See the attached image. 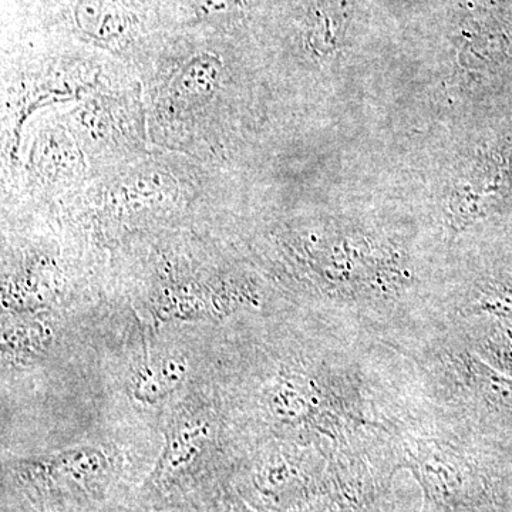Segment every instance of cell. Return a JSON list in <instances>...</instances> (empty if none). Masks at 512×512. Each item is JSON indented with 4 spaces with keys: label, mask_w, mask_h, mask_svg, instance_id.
I'll return each mask as SVG.
<instances>
[{
    "label": "cell",
    "mask_w": 512,
    "mask_h": 512,
    "mask_svg": "<svg viewBox=\"0 0 512 512\" xmlns=\"http://www.w3.org/2000/svg\"><path fill=\"white\" fill-rule=\"evenodd\" d=\"M119 470V461L100 448H72L8 461L3 488L22 512L80 511L109 497Z\"/></svg>",
    "instance_id": "obj_1"
},
{
    "label": "cell",
    "mask_w": 512,
    "mask_h": 512,
    "mask_svg": "<svg viewBox=\"0 0 512 512\" xmlns=\"http://www.w3.org/2000/svg\"><path fill=\"white\" fill-rule=\"evenodd\" d=\"M207 512H255L247 505L242 504L241 501L237 500L231 495H224V497H218L215 500V504L212 505L210 510Z\"/></svg>",
    "instance_id": "obj_5"
},
{
    "label": "cell",
    "mask_w": 512,
    "mask_h": 512,
    "mask_svg": "<svg viewBox=\"0 0 512 512\" xmlns=\"http://www.w3.org/2000/svg\"><path fill=\"white\" fill-rule=\"evenodd\" d=\"M187 372L183 357L153 360L144 363L134 375L133 394L140 402H157L174 390Z\"/></svg>",
    "instance_id": "obj_3"
},
{
    "label": "cell",
    "mask_w": 512,
    "mask_h": 512,
    "mask_svg": "<svg viewBox=\"0 0 512 512\" xmlns=\"http://www.w3.org/2000/svg\"><path fill=\"white\" fill-rule=\"evenodd\" d=\"M476 348L485 362L512 377V320L497 319L477 336Z\"/></svg>",
    "instance_id": "obj_4"
},
{
    "label": "cell",
    "mask_w": 512,
    "mask_h": 512,
    "mask_svg": "<svg viewBox=\"0 0 512 512\" xmlns=\"http://www.w3.org/2000/svg\"><path fill=\"white\" fill-rule=\"evenodd\" d=\"M423 491V512H493L487 481L460 448L436 440H417L404 451Z\"/></svg>",
    "instance_id": "obj_2"
}]
</instances>
